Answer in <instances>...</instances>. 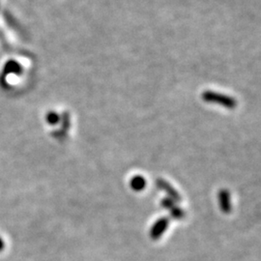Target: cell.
Masks as SVG:
<instances>
[{
    "mask_svg": "<svg viewBox=\"0 0 261 261\" xmlns=\"http://www.w3.org/2000/svg\"><path fill=\"white\" fill-rule=\"evenodd\" d=\"M142 182H143V181H142V179H140V178H134L133 181H132V186H133L134 189H137V190H138V189H140V187H141L140 185L142 184Z\"/></svg>",
    "mask_w": 261,
    "mask_h": 261,
    "instance_id": "cell-1",
    "label": "cell"
},
{
    "mask_svg": "<svg viewBox=\"0 0 261 261\" xmlns=\"http://www.w3.org/2000/svg\"><path fill=\"white\" fill-rule=\"evenodd\" d=\"M4 248H5V243L3 241V239L0 237V252H2Z\"/></svg>",
    "mask_w": 261,
    "mask_h": 261,
    "instance_id": "cell-2",
    "label": "cell"
}]
</instances>
